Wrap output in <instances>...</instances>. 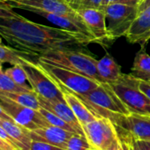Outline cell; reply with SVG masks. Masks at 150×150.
Listing matches in <instances>:
<instances>
[{"label": "cell", "instance_id": "obj_6", "mask_svg": "<svg viewBox=\"0 0 150 150\" xmlns=\"http://www.w3.org/2000/svg\"><path fill=\"white\" fill-rule=\"evenodd\" d=\"M28 12L43 17L50 22L57 26L59 28L71 34L85 45L96 42L93 34L77 11L70 13H54L42 10L31 9Z\"/></svg>", "mask_w": 150, "mask_h": 150}, {"label": "cell", "instance_id": "obj_37", "mask_svg": "<svg viewBox=\"0 0 150 150\" xmlns=\"http://www.w3.org/2000/svg\"><path fill=\"white\" fill-rule=\"evenodd\" d=\"M3 62L0 60V72H2V71H4V70H3Z\"/></svg>", "mask_w": 150, "mask_h": 150}, {"label": "cell", "instance_id": "obj_38", "mask_svg": "<svg viewBox=\"0 0 150 150\" xmlns=\"http://www.w3.org/2000/svg\"><path fill=\"white\" fill-rule=\"evenodd\" d=\"M144 1V0H135V2L137 3V5H138V6H139V5L141 3V2H143Z\"/></svg>", "mask_w": 150, "mask_h": 150}, {"label": "cell", "instance_id": "obj_16", "mask_svg": "<svg viewBox=\"0 0 150 150\" xmlns=\"http://www.w3.org/2000/svg\"><path fill=\"white\" fill-rule=\"evenodd\" d=\"M125 37L131 43L140 44L150 39V6L138 14Z\"/></svg>", "mask_w": 150, "mask_h": 150}, {"label": "cell", "instance_id": "obj_34", "mask_svg": "<svg viewBox=\"0 0 150 150\" xmlns=\"http://www.w3.org/2000/svg\"><path fill=\"white\" fill-rule=\"evenodd\" d=\"M0 119H4V120H13L5 110L3 106L0 103Z\"/></svg>", "mask_w": 150, "mask_h": 150}, {"label": "cell", "instance_id": "obj_5", "mask_svg": "<svg viewBox=\"0 0 150 150\" xmlns=\"http://www.w3.org/2000/svg\"><path fill=\"white\" fill-rule=\"evenodd\" d=\"M38 63L60 88L66 89L75 95H86L101 84L81 73L40 61Z\"/></svg>", "mask_w": 150, "mask_h": 150}, {"label": "cell", "instance_id": "obj_3", "mask_svg": "<svg viewBox=\"0 0 150 150\" xmlns=\"http://www.w3.org/2000/svg\"><path fill=\"white\" fill-rule=\"evenodd\" d=\"M76 96L97 117H107L113 122L117 114H131L109 83H101L88 94Z\"/></svg>", "mask_w": 150, "mask_h": 150}, {"label": "cell", "instance_id": "obj_35", "mask_svg": "<svg viewBox=\"0 0 150 150\" xmlns=\"http://www.w3.org/2000/svg\"><path fill=\"white\" fill-rule=\"evenodd\" d=\"M149 6H150V0H144V1L141 2V3L139 5V6H138V12H139V13L142 10H144L145 8L148 7Z\"/></svg>", "mask_w": 150, "mask_h": 150}, {"label": "cell", "instance_id": "obj_1", "mask_svg": "<svg viewBox=\"0 0 150 150\" xmlns=\"http://www.w3.org/2000/svg\"><path fill=\"white\" fill-rule=\"evenodd\" d=\"M0 35L9 46L39 57L60 50H84L85 44L68 32L33 22L20 14L0 19Z\"/></svg>", "mask_w": 150, "mask_h": 150}, {"label": "cell", "instance_id": "obj_15", "mask_svg": "<svg viewBox=\"0 0 150 150\" xmlns=\"http://www.w3.org/2000/svg\"><path fill=\"white\" fill-rule=\"evenodd\" d=\"M73 133L74 132L53 125L29 131V135L32 140L46 142L64 149H65L66 143Z\"/></svg>", "mask_w": 150, "mask_h": 150}, {"label": "cell", "instance_id": "obj_21", "mask_svg": "<svg viewBox=\"0 0 150 150\" xmlns=\"http://www.w3.org/2000/svg\"><path fill=\"white\" fill-rule=\"evenodd\" d=\"M130 74L139 81L150 82V55L144 49L135 55Z\"/></svg>", "mask_w": 150, "mask_h": 150}, {"label": "cell", "instance_id": "obj_24", "mask_svg": "<svg viewBox=\"0 0 150 150\" xmlns=\"http://www.w3.org/2000/svg\"><path fill=\"white\" fill-rule=\"evenodd\" d=\"M0 91H3V92H29V91H33V89L23 88V87L18 85L4 71L2 72H0Z\"/></svg>", "mask_w": 150, "mask_h": 150}, {"label": "cell", "instance_id": "obj_10", "mask_svg": "<svg viewBox=\"0 0 150 150\" xmlns=\"http://www.w3.org/2000/svg\"><path fill=\"white\" fill-rule=\"evenodd\" d=\"M0 103L3 106L6 113L16 123L30 131L50 125L39 111V110H37L29 107L21 105L4 97L0 98Z\"/></svg>", "mask_w": 150, "mask_h": 150}, {"label": "cell", "instance_id": "obj_14", "mask_svg": "<svg viewBox=\"0 0 150 150\" xmlns=\"http://www.w3.org/2000/svg\"><path fill=\"white\" fill-rule=\"evenodd\" d=\"M39 103L41 107L46 109L47 110L52 112L53 114L57 115L58 117L65 121L69 124L77 133L85 136V132L83 130L82 125H81L80 121L68 105L66 102H58V101H49L38 96ZM86 137V136H85Z\"/></svg>", "mask_w": 150, "mask_h": 150}, {"label": "cell", "instance_id": "obj_12", "mask_svg": "<svg viewBox=\"0 0 150 150\" xmlns=\"http://www.w3.org/2000/svg\"><path fill=\"white\" fill-rule=\"evenodd\" d=\"M77 12L83 18L93 34L96 43L103 44L105 42L110 41L107 28L106 15L103 9H82Z\"/></svg>", "mask_w": 150, "mask_h": 150}, {"label": "cell", "instance_id": "obj_28", "mask_svg": "<svg viewBox=\"0 0 150 150\" xmlns=\"http://www.w3.org/2000/svg\"><path fill=\"white\" fill-rule=\"evenodd\" d=\"M30 150H65L62 147L42 142V141H37V140H33L31 143Z\"/></svg>", "mask_w": 150, "mask_h": 150}, {"label": "cell", "instance_id": "obj_36", "mask_svg": "<svg viewBox=\"0 0 150 150\" xmlns=\"http://www.w3.org/2000/svg\"><path fill=\"white\" fill-rule=\"evenodd\" d=\"M125 132V131H124ZM127 133V132H126ZM128 135V138H129V142H130V146H131V150H138L136 145H135V142H134V139H133V137L132 135H130L129 133H127Z\"/></svg>", "mask_w": 150, "mask_h": 150}, {"label": "cell", "instance_id": "obj_11", "mask_svg": "<svg viewBox=\"0 0 150 150\" xmlns=\"http://www.w3.org/2000/svg\"><path fill=\"white\" fill-rule=\"evenodd\" d=\"M113 124L136 139L150 142V117L137 114H117Z\"/></svg>", "mask_w": 150, "mask_h": 150}, {"label": "cell", "instance_id": "obj_26", "mask_svg": "<svg viewBox=\"0 0 150 150\" xmlns=\"http://www.w3.org/2000/svg\"><path fill=\"white\" fill-rule=\"evenodd\" d=\"M39 111L42 113V115L44 117V118L47 120V122L50 125H53V126H57V127H59V128H62V129H64V130H67L69 132H74V133H77L76 131H75L69 124H67L65 121H64L63 119H61L60 117H58L57 115L53 114L52 112L47 110L46 109L41 107L39 109ZM79 134V133H78Z\"/></svg>", "mask_w": 150, "mask_h": 150}, {"label": "cell", "instance_id": "obj_40", "mask_svg": "<svg viewBox=\"0 0 150 150\" xmlns=\"http://www.w3.org/2000/svg\"><path fill=\"white\" fill-rule=\"evenodd\" d=\"M89 150H96V149H95V148H92V149H89Z\"/></svg>", "mask_w": 150, "mask_h": 150}, {"label": "cell", "instance_id": "obj_25", "mask_svg": "<svg viewBox=\"0 0 150 150\" xmlns=\"http://www.w3.org/2000/svg\"><path fill=\"white\" fill-rule=\"evenodd\" d=\"M94 148L88 139L81 134L73 133L68 139L65 150H89Z\"/></svg>", "mask_w": 150, "mask_h": 150}, {"label": "cell", "instance_id": "obj_17", "mask_svg": "<svg viewBox=\"0 0 150 150\" xmlns=\"http://www.w3.org/2000/svg\"><path fill=\"white\" fill-rule=\"evenodd\" d=\"M61 90L64 93L65 102L68 103L82 126L97 118V117L90 111V110L76 95L64 88H61Z\"/></svg>", "mask_w": 150, "mask_h": 150}, {"label": "cell", "instance_id": "obj_4", "mask_svg": "<svg viewBox=\"0 0 150 150\" xmlns=\"http://www.w3.org/2000/svg\"><path fill=\"white\" fill-rule=\"evenodd\" d=\"M110 85L130 113L150 117V99L139 88L138 79L130 73H122Z\"/></svg>", "mask_w": 150, "mask_h": 150}, {"label": "cell", "instance_id": "obj_23", "mask_svg": "<svg viewBox=\"0 0 150 150\" xmlns=\"http://www.w3.org/2000/svg\"><path fill=\"white\" fill-rule=\"evenodd\" d=\"M5 71L8 76L10 78H12L18 85H20L23 88H32L30 84L28 83V81L27 72H26V71L22 65H20V64L13 65L12 67L6 69Z\"/></svg>", "mask_w": 150, "mask_h": 150}, {"label": "cell", "instance_id": "obj_32", "mask_svg": "<svg viewBox=\"0 0 150 150\" xmlns=\"http://www.w3.org/2000/svg\"><path fill=\"white\" fill-rule=\"evenodd\" d=\"M133 139H134V142H135V145H136L138 150H150V144L148 141L136 139L134 138H133Z\"/></svg>", "mask_w": 150, "mask_h": 150}, {"label": "cell", "instance_id": "obj_22", "mask_svg": "<svg viewBox=\"0 0 150 150\" xmlns=\"http://www.w3.org/2000/svg\"><path fill=\"white\" fill-rule=\"evenodd\" d=\"M7 98L14 103L21 105L29 107L35 110H39L41 108L38 96L33 90L29 92H3L0 91V98Z\"/></svg>", "mask_w": 150, "mask_h": 150}, {"label": "cell", "instance_id": "obj_39", "mask_svg": "<svg viewBox=\"0 0 150 150\" xmlns=\"http://www.w3.org/2000/svg\"><path fill=\"white\" fill-rule=\"evenodd\" d=\"M0 44H2V36L0 35Z\"/></svg>", "mask_w": 150, "mask_h": 150}, {"label": "cell", "instance_id": "obj_7", "mask_svg": "<svg viewBox=\"0 0 150 150\" xmlns=\"http://www.w3.org/2000/svg\"><path fill=\"white\" fill-rule=\"evenodd\" d=\"M85 136L96 150H117L120 138L116 125L107 117H97L82 126Z\"/></svg>", "mask_w": 150, "mask_h": 150}, {"label": "cell", "instance_id": "obj_27", "mask_svg": "<svg viewBox=\"0 0 150 150\" xmlns=\"http://www.w3.org/2000/svg\"><path fill=\"white\" fill-rule=\"evenodd\" d=\"M67 4L75 11L82 9H102L103 0H65Z\"/></svg>", "mask_w": 150, "mask_h": 150}, {"label": "cell", "instance_id": "obj_30", "mask_svg": "<svg viewBox=\"0 0 150 150\" xmlns=\"http://www.w3.org/2000/svg\"><path fill=\"white\" fill-rule=\"evenodd\" d=\"M112 4H125V5H130V6H138L135 0H103V7L102 9L109 5Z\"/></svg>", "mask_w": 150, "mask_h": 150}, {"label": "cell", "instance_id": "obj_9", "mask_svg": "<svg viewBox=\"0 0 150 150\" xmlns=\"http://www.w3.org/2000/svg\"><path fill=\"white\" fill-rule=\"evenodd\" d=\"M27 72L28 81L37 96L49 101L65 102L59 86L41 67L38 61L22 65Z\"/></svg>", "mask_w": 150, "mask_h": 150}, {"label": "cell", "instance_id": "obj_41", "mask_svg": "<svg viewBox=\"0 0 150 150\" xmlns=\"http://www.w3.org/2000/svg\"><path fill=\"white\" fill-rule=\"evenodd\" d=\"M148 142H149V141H148ZM149 144H150V142H149Z\"/></svg>", "mask_w": 150, "mask_h": 150}, {"label": "cell", "instance_id": "obj_20", "mask_svg": "<svg viewBox=\"0 0 150 150\" xmlns=\"http://www.w3.org/2000/svg\"><path fill=\"white\" fill-rule=\"evenodd\" d=\"M0 60L3 63H8L13 65H25L31 62H37L38 57L18 50L11 46L0 44Z\"/></svg>", "mask_w": 150, "mask_h": 150}, {"label": "cell", "instance_id": "obj_31", "mask_svg": "<svg viewBox=\"0 0 150 150\" xmlns=\"http://www.w3.org/2000/svg\"><path fill=\"white\" fill-rule=\"evenodd\" d=\"M0 150H21L19 146L13 145L0 138Z\"/></svg>", "mask_w": 150, "mask_h": 150}, {"label": "cell", "instance_id": "obj_33", "mask_svg": "<svg viewBox=\"0 0 150 150\" xmlns=\"http://www.w3.org/2000/svg\"><path fill=\"white\" fill-rule=\"evenodd\" d=\"M139 88L150 99V82H146V81H139Z\"/></svg>", "mask_w": 150, "mask_h": 150}, {"label": "cell", "instance_id": "obj_8", "mask_svg": "<svg viewBox=\"0 0 150 150\" xmlns=\"http://www.w3.org/2000/svg\"><path fill=\"white\" fill-rule=\"evenodd\" d=\"M103 10L106 15L110 41L125 36L139 14L138 6L125 4L109 5Z\"/></svg>", "mask_w": 150, "mask_h": 150}, {"label": "cell", "instance_id": "obj_13", "mask_svg": "<svg viewBox=\"0 0 150 150\" xmlns=\"http://www.w3.org/2000/svg\"><path fill=\"white\" fill-rule=\"evenodd\" d=\"M13 8L29 11L31 9L42 10L54 13H70L75 12L65 0H6Z\"/></svg>", "mask_w": 150, "mask_h": 150}, {"label": "cell", "instance_id": "obj_18", "mask_svg": "<svg viewBox=\"0 0 150 150\" xmlns=\"http://www.w3.org/2000/svg\"><path fill=\"white\" fill-rule=\"evenodd\" d=\"M97 71L103 83L109 84L117 81L123 73L120 65L109 53H106L100 60H98Z\"/></svg>", "mask_w": 150, "mask_h": 150}, {"label": "cell", "instance_id": "obj_2", "mask_svg": "<svg viewBox=\"0 0 150 150\" xmlns=\"http://www.w3.org/2000/svg\"><path fill=\"white\" fill-rule=\"evenodd\" d=\"M38 61L78 72L103 83L97 71V62L93 56L82 50H52L41 55Z\"/></svg>", "mask_w": 150, "mask_h": 150}, {"label": "cell", "instance_id": "obj_19", "mask_svg": "<svg viewBox=\"0 0 150 150\" xmlns=\"http://www.w3.org/2000/svg\"><path fill=\"white\" fill-rule=\"evenodd\" d=\"M0 124L15 140L17 146L21 150H30L31 143L33 141L29 135L30 130L19 125L14 120L0 119Z\"/></svg>", "mask_w": 150, "mask_h": 150}, {"label": "cell", "instance_id": "obj_29", "mask_svg": "<svg viewBox=\"0 0 150 150\" xmlns=\"http://www.w3.org/2000/svg\"><path fill=\"white\" fill-rule=\"evenodd\" d=\"M117 130L118 132V136L120 138V145L117 150H131V146H130L129 138H128L127 133L117 127Z\"/></svg>", "mask_w": 150, "mask_h": 150}]
</instances>
